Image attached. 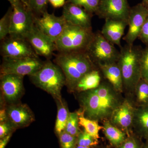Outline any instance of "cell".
I'll list each match as a JSON object with an SVG mask.
<instances>
[{
    "label": "cell",
    "mask_w": 148,
    "mask_h": 148,
    "mask_svg": "<svg viewBox=\"0 0 148 148\" xmlns=\"http://www.w3.org/2000/svg\"><path fill=\"white\" fill-rule=\"evenodd\" d=\"M82 103L86 117L97 121L112 115L118 107L116 96L112 87L102 83L95 89L86 91Z\"/></svg>",
    "instance_id": "obj_1"
},
{
    "label": "cell",
    "mask_w": 148,
    "mask_h": 148,
    "mask_svg": "<svg viewBox=\"0 0 148 148\" xmlns=\"http://www.w3.org/2000/svg\"><path fill=\"white\" fill-rule=\"evenodd\" d=\"M53 62L63 71L66 77V85L71 90H74L85 75L95 69V64L85 51L58 53Z\"/></svg>",
    "instance_id": "obj_2"
},
{
    "label": "cell",
    "mask_w": 148,
    "mask_h": 148,
    "mask_svg": "<svg viewBox=\"0 0 148 148\" xmlns=\"http://www.w3.org/2000/svg\"><path fill=\"white\" fill-rule=\"evenodd\" d=\"M29 77L36 86L50 94L55 101L62 100L61 90L66 85V77L60 67L54 62L47 60L41 69Z\"/></svg>",
    "instance_id": "obj_3"
},
{
    "label": "cell",
    "mask_w": 148,
    "mask_h": 148,
    "mask_svg": "<svg viewBox=\"0 0 148 148\" xmlns=\"http://www.w3.org/2000/svg\"><path fill=\"white\" fill-rule=\"evenodd\" d=\"M94 35L92 29H85L67 22L63 33L56 41V51L60 53L85 51Z\"/></svg>",
    "instance_id": "obj_4"
},
{
    "label": "cell",
    "mask_w": 148,
    "mask_h": 148,
    "mask_svg": "<svg viewBox=\"0 0 148 148\" xmlns=\"http://www.w3.org/2000/svg\"><path fill=\"white\" fill-rule=\"evenodd\" d=\"M142 50L139 47L127 44L121 48L118 64L121 70L123 85L126 87H135L141 79Z\"/></svg>",
    "instance_id": "obj_5"
},
{
    "label": "cell",
    "mask_w": 148,
    "mask_h": 148,
    "mask_svg": "<svg viewBox=\"0 0 148 148\" xmlns=\"http://www.w3.org/2000/svg\"><path fill=\"white\" fill-rule=\"evenodd\" d=\"M85 52L93 64L98 66L118 62L120 53L99 32L94 33Z\"/></svg>",
    "instance_id": "obj_6"
},
{
    "label": "cell",
    "mask_w": 148,
    "mask_h": 148,
    "mask_svg": "<svg viewBox=\"0 0 148 148\" xmlns=\"http://www.w3.org/2000/svg\"><path fill=\"white\" fill-rule=\"evenodd\" d=\"M44 64L39 57L12 58L3 57L1 65V75L14 74L30 76L38 71Z\"/></svg>",
    "instance_id": "obj_7"
},
{
    "label": "cell",
    "mask_w": 148,
    "mask_h": 148,
    "mask_svg": "<svg viewBox=\"0 0 148 148\" xmlns=\"http://www.w3.org/2000/svg\"><path fill=\"white\" fill-rule=\"evenodd\" d=\"M11 7L10 28L8 35L26 38L34 25V15L22 3Z\"/></svg>",
    "instance_id": "obj_8"
},
{
    "label": "cell",
    "mask_w": 148,
    "mask_h": 148,
    "mask_svg": "<svg viewBox=\"0 0 148 148\" xmlns=\"http://www.w3.org/2000/svg\"><path fill=\"white\" fill-rule=\"evenodd\" d=\"M0 52L2 57H38L26 38L10 35L1 40Z\"/></svg>",
    "instance_id": "obj_9"
},
{
    "label": "cell",
    "mask_w": 148,
    "mask_h": 148,
    "mask_svg": "<svg viewBox=\"0 0 148 148\" xmlns=\"http://www.w3.org/2000/svg\"><path fill=\"white\" fill-rule=\"evenodd\" d=\"M24 77L14 74L1 75V103L7 106L18 103L24 93Z\"/></svg>",
    "instance_id": "obj_10"
},
{
    "label": "cell",
    "mask_w": 148,
    "mask_h": 148,
    "mask_svg": "<svg viewBox=\"0 0 148 148\" xmlns=\"http://www.w3.org/2000/svg\"><path fill=\"white\" fill-rule=\"evenodd\" d=\"M66 22L62 15L57 16L47 11L39 17H35V26L54 42L63 33Z\"/></svg>",
    "instance_id": "obj_11"
},
{
    "label": "cell",
    "mask_w": 148,
    "mask_h": 148,
    "mask_svg": "<svg viewBox=\"0 0 148 148\" xmlns=\"http://www.w3.org/2000/svg\"><path fill=\"white\" fill-rule=\"evenodd\" d=\"M148 17V9L143 4H139L130 9L127 21L128 32L123 38L127 45H134Z\"/></svg>",
    "instance_id": "obj_12"
},
{
    "label": "cell",
    "mask_w": 148,
    "mask_h": 148,
    "mask_svg": "<svg viewBox=\"0 0 148 148\" xmlns=\"http://www.w3.org/2000/svg\"><path fill=\"white\" fill-rule=\"evenodd\" d=\"M130 10L127 0H101L96 14L105 19L127 22Z\"/></svg>",
    "instance_id": "obj_13"
},
{
    "label": "cell",
    "mask_w": 148,
    "mask_h": 148,
    "mask_svg": "<svg viewBox=\"0 0 148 148\" xmlns=\"http://www.w3.org/2000/svg\"><path fill=\"white\" fill-rule=\"evenodd\" d=\"M8 120L15 129L28 127L35 120V116L29 106L16 103L6 106Z\"/></svg>",
    "instance_id": "obj_14"
},
{
    "label": "cell",
    "mask_w": 148,
    "mask_h": 148,
    "mask_svg": "<svg viewBox=\"0 0 148 148\" xmlns=\"http://www.w3.org/2000/svg\"><path fill=\"white\" fill-rule=\"evenodd\" d=\"M26 38L31 44L37 55L50 60L56 51L55 43L42 34L35 26Z\"/></svg>",
    "instance_id": "obj_15"
},
{
    "label": "cell",
    "mask_w": 148,
    "mask_h": 148,
    "mask_svg": "<svg viewBox=\"0 0 148 148\" xmlns=\"http://www.w3.org/2000/svg\"><path fill=\"white\" fill-rule=\"evenodd\" d=\"M91 14L79 6L67 2L62 16L67 22L85 29H92Z\"/></svg>",
    "instance_id": "obj_16"
},
{
    "label": "cell",
    "mask_w": 148,
    "mask_h": 148,
    "mask_svg": "<svg viewBox=\"0 0 148 148\" xmlns=\"http://www.w3.org/2000/svg\"><path fill=\"white\" fill-rule=\"evenodd\" d=\"M127 25L128 23L126 21L106 18L101 33L109 42L121 48V38Z\"/></svg>",
    "instance_id": "obj_17"
},
{
    "label": "cell",
    "mask_w": 148,
    "mask_h": 148,
    "mask_svg": "<svg viewBox=\"0 0 148 148\" xmlns=\"http://www.w3.org/2000/svg\"><path fill=\"white\" fill-rule=\"evenodd\" d=\"M104 77L116 91L122 90L123 86L122 75L119 65L116 63L98 65Z\"/></svg>",
    "instance_id": "obj_18"
},
{
    "label": "cell",
    "mask_w": 148,
    "mask_h": 148,
    "mask_svg": "<svg viewBox=\"0 0 148 148\" xmlns=\"http://www.w3.org/2000/svg\"><path fill=\"white\" fill-rule=\"evenodd\" d=\"M133 112L131 104L127 101H124L117 107L112 114L113 123L122 128H127L132 123Z\"/></svg>",
    "instance_id": "obj_19"
},
{
    "label": "cell",
    "mask_w": 148,
    "mask_h": 148,
    "mask_svg": "<svg viewBox=\"0 0 148 148\" xmlns=\"http://www.w3.org/2000/svg\"><path fill=\"white\" fill-rule=\"evenodd\" d=\"M101 76L99 71L92 70L85 75L76 85L74 90L86 92L97 88L101 84Z\"/></svg>",
    "instance_id": "obj_20"
},
{
    "label": "cell",
    "mask_w": 148,
    "mask_h": 148,
    "mask_svg": "<svg viewBox=\"0 0 148 148\" xmlns=\"http://www.w3.org/2000/svg\"><path fill=\"white\" fill-rule=\"evenodd\" d=\"M56 102L57 104V114L55 131L56 133L58 135L65 130L70 112L67 104L63 99L60 101H56Z\"/></svg>",
    "instance_id": "obj_21"
},
{
    "label": "cell",
    "mask_w": 148,
    "mask_h": 148,
    "mask_svg": "<svg viewBox=\"0 0 148 148\" xmlns=\"http://www.w3.org/2000/svg\"><path fill=\"white\" fill-rule=\"evenodd\" d=\"M103 129L106 138L114 147H119L126 139L125 133L109 122L104 123Z\"/></svg>",
    "instance_id": "obj_22"
},
{
    "label": "cell",
    "mask_w": 148,
    "mask_h": 148,
    "mask_svg": "<svg viewBox=\"0 0 148 148\" xmlns=\"http://www.w3.org/2000/svg\"><path fill=\"white\" fill-rule=\"evenodd\" d=\"M79 125L84 129V131L96 140L99 138V131L103 128L100 126L97 121L90 119L84 116L83 111H78Z\"/></svg>",
    "instance_id": "obj_23"
},
{
    "label": "cell",
    "mask_w": 148,
    "mask_h": 148,
    "mask_svg": "<svg viewBox=\"0 0 148 148\" xmlns=\"http://www.w3.org/2000/svg\"><path fill=\"white\" fill-rule=\"evenodd\" d=\"M136 124L140 136L148 138V105L142 106L135 114Z\"/></svg>",
    "instance_id": "obj_24"
},
{
    "label": "cell",
    "mask_w": 148,
    "mask_h": 148,
    "mask_svg": "<svg viewBox=\"0 0 148 148\" xmlns=\"http://www.w3.org/2000/svg\"><path fill=\"white\" fill-rule=\"evenodd\" d=\"M78 112H70L64 131L73 136L77 137L81 131L79 128Z\"/></svg>",
    "instance_id": "obj_25"
},
{
    "label": "cell",
    "mask_w": 148,
    "mask_h": 148,
    "mask_svg": "<svg viewBox=\"0 0 148 148\" xmlns=\"http://www.w3.org/2000/svg\"><path fill=\"white\" fill-rule=\"evenodd\" d=\"M137 101L141 106L148 105V82L141 78L135 86Z\"/></svg>",
    "instance_id": "obj_26"
},
{
    "label": "cell",
    "mask_w": 148,
    "mask_h": 148,
    "mask_svg": "<svg viewBox=\"0 0 148 148\" xmlns=\"http://www.w3.org/2000/svg\"><path fill=\"white\" fill-rule=\"evenodd\" d=\"M101 0H68L71 3L85 10L91 14L97 13Z\"/></svg>",
    "instance_id": "obj_27"
},
{
    "label": "cell",
    "mask_w": 148,
    "mask_h": 148,
    "mask_svg": "<svg viewBox=\"0 0 148 148\" xmlns=\"http://www.w3.org/2000/svg\"><path fill=\"white\" fill-rule=\"evenodd\" d=\"M48 0H29V8L35 17H39L47 11Z\"/></svg>",
    "instance_id": "obj_28"
},
{
    "label": "cell",
    "mask_w": 148,
    "mask_h": 148,
    "mask_svg": "<svg viewBox=\"0 0 148 148\" xmlns=\"http://www.w3.org/2000/svg\"><path fill=\"white\" fill-rule=\"evenodd\" d=\"M12 7L0 20V40L3 39L9 35L11 25Z\"/></svg>",
    "instance_id": "obj_29"
},
{
    "label": "cell",
    "mask_w": 148,
    "mask_h": 148,
    "mask_svg": "<svg viewBox=\"0 0 148 148\" xmlns=\"http://www.w3.org/2000/svg\"><path fill=\"white\" fill-rule=\"evenodd\" d=\"M61 148H75L77 137L73 136L65 131L58 135Z\"/></svg>",
    "instance_id": "obj_30"
},
{
    "label": "cell",
    "mask_w": 148,
    "mask_h": 148,
    "mask_svg": "<svg viewBox=\"0 0 148 148\" xmlns=\"http://www.w3.org/2000/svg\"><path fill=\"white\" fill-rule=\"evenodd\" d=\"M98 144V140H96L86 131L81 132L77 137V145L91 147L97 145Z\"/></svg>",
    "instance_id": "obj_31"
},
{
    "label": "cell",
    "mask_w": 148,
    "mask_h": 148,
    "mask_svg": "<svg viewBox=\"0 0 148 148\" xmlns=\"http://www.w3.org/2000/svg\"><path fill=\"white\" fill-rule=\"evenodd\" d=\"M140 67L141 78L148 82V47L142 50Z\"/></svg>",
    "instance_id": "obj_32"
},
{
    "label": "cell",
    "mask_w": 148,
    "mask_h": 148,
    "mask_svg": "<svg viewBox=\"0 0 148 148\" xmlns=\"http://www.w3.org/2000/svg\"><path fill=\"white\" fill-rule=\"evenodd\" d=\"M16 130L8 120L0 123V139L10 134H13Z\"/></svg>",
    "instance_id": "obj_33"
},
{
    "label": "cell",
    "mask_w": 148,
    "mask_h": 148,
    "mask_svg": "<svg viewBox=\"0 0 148 148\" xmlns=\"http://www.w3.org/2000/svg\"><path fill=\"white\" fill-rule=\"evenodd\" d=\"M143 145L138 138L130 137L125 140L119 147V148H144Z\"/></svg>",
    "instance_id": "obj_34"
},
{
    "label": "cell",
    "mask_w": 148,
    "mask_h": 148,
    "mask_svg": "<svg viewBox=\"0 0 148 148\" xmlns=\"http://www.w3.org/2000/svg\"><path fill=\"white\" fill-rule=\"evenodd\" d=\"M138 38L143 43L148 45V17L143 25Z\"/></svg>",
    "instance_id": "obj_35"
},
{
    "label": "cell",
    "mask_w": 148,
    "mask_h": 148,
    "mask_svg": "<svg viewBox=\"0 0 148 148\" xmlns=\"http://www.w3.org/2000/svg\"><path fill=\"white\" fill-rule=\"evenodd\" d=\"M48 1L55 8L64 7L66 4V0H48Z\"/></svg>",
    "instance_id": "obj_36"
},
{
    "label": "cell",
    "mask_w": 148,
    "mask_h": 148,
    "mask_svg": "<svg viewBox=\"0 0 148 148\" xmlns=\"http://www.w3.org/2000/svg\"><path fill=\"white\" fill-rule=\"evenodd\" d=\"M8 120L6 106H1L0 110V123L6 121Z\"/></svg>",
    "instance_id": "obj_37"
},
{
    "label": "cell",
    "mask_w": 148,
    "mask_h": 148,
    "mask_svg": "<svg viewBox=\"0 0 148 148\" xmlns=\"http://www.w3.org/2000/svg\"><path fill=\"white\" fill-rule=\"evenodd\" d=\"M12 134H10L4 138L0 139V148H5L9 142Z\"/></svg>",
    "instance_id": "obj_38"
},
{
    "label": "cell",
    "mask_w": 148,
    "mask_h": 148,
    "mask_svg": "<svg viewBox=\"0 0 148 148\" xmlns=\"http://www.w3.org/2000/svg\"><path fill=\"white\" fill-rule=\"evenodd\" d=\"M10 3L11 6L16 5H18V4L22 3L21 2V0H8Z\"/></svg>",
    "instance_id": "obj_39"
},
{
    "label": "cell",
    "mask_w": 148,
    "mask_h": 148,
    "mask_svg": "<svg viewBox=\"0 0 148 148\" xmlns=\"http://www.w3.org/2000/svg\"><path fill=\"white\" fill-rule=\"evenodd\" d=\"M21 1L22 3L24 4V5L29 8V0H21Z\"/></svg>",
    "instance_id": "obj_40"
},
{
    "label": "cell",
    "mask_w": 148,
    "mask_h": 148,
    "mask_svg": "<svg viewBox=\"0 0 148 148\" xmlns=\"http://www.w3.org/2000/svg\"><path fill=\"white\" fill-rule=\"evenodd\" d=\"M144 148H148V138L146 139V143L144 144Z\"/></svg>",
    "instance_id": "obj_41"
},
{
    "label": "cell",
    "mask_w": 148,
    "mask_h": 148,
    "mask_svg": "<svg viewBox=\"0 0 148 148\" xmlns=\"http://www.w3.org/2000/svg\"><path fill=\"white\" fill-rule=\"evenodd\" d=\"M75 148H91V147H84V146L77 145Z\"/></svg>",
    "instance_id": "obj_42"
},
{
    "label": "cell",
    "mask_w": 148,
    "mask_h": 148,
    "mask_svg": "<svg viewBox=\"0 0 148 148\" xmlns=\"http://www.w3.org/2000/svg\"><path fill=\"white\" fill-rule=\"evenodd\" d=\"M143 1L145 3L148 4V0H143Z\"/></svg>",
    "instance_id": "obj_43"
},
{
    "label": "cell",
    "mask_w": 148,
    "mask_h": 148,
    "mask_svg": "<svg viewBox=\"0 0 148 148\" xmlns=\"http://www.w3.org/2000/svg\"></svg>",
    "instance_id": "obj_44"
}]
</instances>
